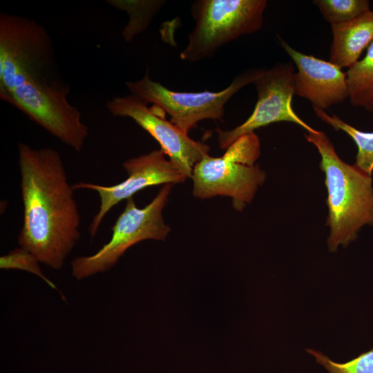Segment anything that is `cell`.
Here are the masks:
<instances>
[{
    "label": "cell",
    "mask_w": 373,
    "mask_h": 373,
    "mask_svg": "<svg viewBox=\"0 0 373 373\" xmlns=\"http://www.w3.org/2000/svg\"><path fill=\"white\" fill-rule=\"evenodd\" d=\"M51 37L30 18L0 13V98L77 152L89 129L70 104Z\"/></svg>",
    "instance_id": "obj_1"
},
{
    "label": "cell",
    "mask_w": 373,
    "mask_h": 373,
    "mask_svg": "<svg viewBox=\"0 0 373 373\" xmlns=\"http://www.w3.org/2000/svg\"><path fill=\"white\" fill-rule=\"evenodd\" d=\"M23 205L19 247L59 270L80 238V214L59 153L18 144Z\"/></svg>",
    "instance_id": "obj_2"
},
{
    "label": "cell",
    "mask_w": 373,
    "mask_h": 373,
    "mask_svg": "<svg viewBox=\"0 0 373 373\" xmlns=\"http://www.w3.org/2000/svg\"><path fill=\"white\" fill-rule=\"evenodd\" d=\"M305 137L316 147L321 157L319 166L325 173L327 190L326 225L330 228L327 243L329 251H335L340 245L346 246L354 241L363 226L373 225L372 180L354 165L343 162L325 133H307Z\"/></svg>",
    "instance_id": "obj_3"
},
{
    "label": "cell",
    "mask_w": 373,
    "mask_h": 373,
    "mask_svg": "<svg viewBox=\"0 0 373 373\" xmlns=\"http://www.w3.org/2000/svg\"><path fill=\"white\" fill-rule=\"evenodd\" d=\"M260 153L259 138L252 132L236 140L222 156H204L192 172L193 195L229 197L233 208L242 211L265 180V173L255 164Z\"/></svg>",
    "instance_id": "obj_4"
},
{
    "label": "cell",
    "mask_w": 373,
    "mask_h": 373,
    "mask_svg": "<svg viewBox=\"0 0 373 373\" xmlns=\"http://www.w3.org/2000/svg\"><path fill=\"white\" fill-rule=\"evenodd\" d=\"M265 0H198L191 7L195 26L180 58L196 62L209 58L222 46L259 30Z\"/></svg>",
    "instance_id": "obj_5"
},
{
    "label": "cell",
    "mask_w": 373,
    "mask_h": 373,
    "mask_svg": "<svg viewBox=\"0 0 373 373\" xmlns=\"http://www.w3.org/2000/svg\"><path fill=\"white\" fill-rule=\"evenodd\" d=\"M173 184L163 185L156 196L144 207L139 208L131 198L112 227L110 240L96 253L77 257L71 262L73 276L77 280L112 268L126 251L145 240H164L171 231L162 217Z\"/></svg>",
    "instance_id": "obj_6"
},
{
    "label": "cell",
    "mask_w": 373,
    "mask_h": 373,
    "mask_svg": "<svg viewBox=\"0 0 373 373\" xmlns=\"http://www.w3.org/2000/svg\"><path fill=\"white\" fill-rule=\"evenodd\" d=\"M263 69L246 70L220 91L180 92L167 88L151 79L149 70L135 81L125 82L130 94L146 104L152 103L171 117L173 124L184 133L204 119L223 122L226 103L241 88L254 83Z\"/></svg>",
    "instance_id": "obj_7"
},
{
    "label": "cell",
    "mask_w": 373,
    "mask_h": 373,
    "mask_svg": "<svg viewBox=\"0 0 373 373\" xmlns=\"http://www.w3.org/2000/svg\"><path fill=\"white\" fill-rule=\"evenodd\" d=\"M295 72L292 64L280 63L263 69L254 82L258 99L251 115L231 130L215 129L220 149H226L238 137L278 122H293L308 133L317 131L305 123L292 107Z\"/></svg>",
    "instance_id": "obj_8"
},
{
    "label": "cell",
    "mask_w": 373,
    "mask_h": 373,
    "mask_svg": "<svg viewBox=\"0 0 373 373\" xmlns=\"http://www.w3.org/2000/svg\"><path fill=\"white\" fill-rule=\"evenodd\" d=\"M106 106L112 116L129 117L146 131L186 178H191L195 165L209 154V145L192 140L188 133L157 115L146 102L131 94L114 97L107 101Z\"/></svg>",
    "instance_id": "obj_9"
},
{
    "label": "cell",
    "mask_w": 373,
    "mask_h": 373,
    "mask_svg": "<svg viewBox=\"0 0 373 373\" xmlns=\"http://www.w3.org/2000/svg\"><path fill=\"white\" fill-rule=\"evenodd\" d=\"M165 155L159 149L126 160L123 167L128 173V178L117 184L104 186L79 182L73 185L74 190L90 189L99 196V209L88 227L91 238L97 234L106 215L120 202L133 198L135 193L149 186L185 181L187 178Z\"/></svg>",
    "instance_id": "obj_10"
},
{
    "label": "cell",
    "mask_w": 373,
    "mask_h": 373,
    "mask_svg": "<svg viewBox=\"0 0 373 373\" xmlns=\"http://www.w3.org/2000/svg\"><path fill=\"white\" fill-rule=\"evenodd\" d=\"M279 41L298 70L294 75L295 94L323 111L349 97L346 74L342 68L297 51L280 37Z\"/></svg>",
    "instance_id": "obj_11"
},
{
    "label": "cell",
    "mask_w": 373,
    "mask_h": 373,
    "mask_svg": "<svg viewBox=\"0 0 373 373\" xmlns=\"http://www.w3.org/2000/svg\"><path fill=\"white\" fill-rule=\"evenodd\" d=\"M331 27L333 39L329 61L350 68L373 41V12L370 10L352 21Z\"/></svg>",
    "instance_id": "obj_12"
},
{
    "label": "cell",
    "mask_w": 373,
    "mask_h": 373,
    "mask_svg": "<svg viewBox=\"0 0 373 373\" xmlns=\"http://www.w3.org/2000/svg\"><path fill=\"white\" fill-rule=\"evenodd\" d=\"M352 105L373 114V41L365 56L345 73Z\"/></svg>",
    "instance_id": "obj_13"
},
{
    "label": "cell",
    "mask_w": 373,
    "mask_h": 373,
    "mask_svg": "<svg viewBox=\"0 0 373 373\" xmlns=\"http://www.w3.org/2000/svg\"><path fill=\"white\" fill-rule=\"evenodd\" d=\"M113 7L127 12L129 19L122 30V36L127 42L145 30L154 16L165 3L160 0H108Z\"/></svg>",
    "instance_id": "obj_14"
},
{
    "label": "cell",
    "mask_w": 373,
    "mask_h": 373,
    "mask_svg": "<svg viewBox=\"0 0 373 373\" xmlns=\"http://www.w3.org/2000/svg\"><path fill=\"white\" fill-rule=\"evenodd\" d=\"M314 110L319 119L336 131H344L354 141L358 151L354 165L371 176L373 171V132L361 131L335 115L331 116L325 111L317 108H314Z\"/></svg>",
    "instance_id": "obj_15"
},
{
    "label": "cell",
    "mask_w": 373,
    "mask_h": 373,
    "mask_svg": "<svg viewBox=\"0 0 373 373\" xmlns=\"http://www.w3.org/2000/svg\"><path fill=\"white\" fill-rule=\"evenodd\" d=\"M313 3L331 25L349 22L370 10L367 0H314Z\"/></svg>",
    "instance_id": "obj_16"
},
{
    "label": "cell",
    "mask_w": 373,
    "mask_h": 373,
    "mask_svg": "<svg viewBox=\"0 0 373 373\" xmlns=\"http://www.w3.org/2000/svg\"><path fill=\"white\" fill-rule=\"evenodd\" d=\"M306 351L329 373H373V348L345 363L335 362L315 350Z\"/></svg>",
    "instance_id": "obj_17"
},
{
    "label": "cell",
    "mask_w": 373,
    "mask_h": 373,
    "mask_svg": "<svg viewBox=\"0 0 373 373\" xmlns=\"http://www.w3.org/2000/svg\"><path fill=\"white\" fill-rule=\"evenodd\" d=\"M37 258L28 250L19 247L0 257V268L3 270L18 269L31 273L42 279L53 289L56 285L43 273Z\"/></svg>",
    "instance_id": "obj_18"
}]
</instances>
